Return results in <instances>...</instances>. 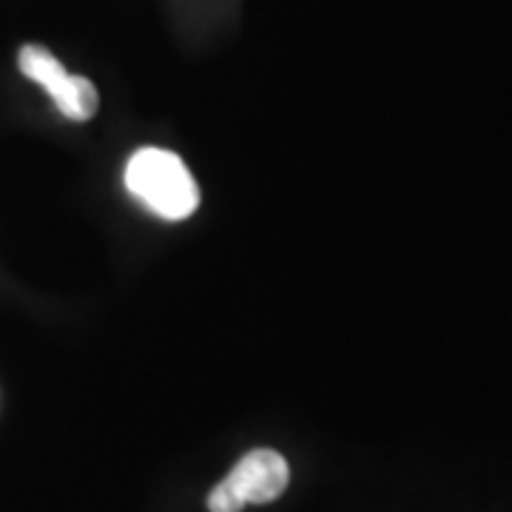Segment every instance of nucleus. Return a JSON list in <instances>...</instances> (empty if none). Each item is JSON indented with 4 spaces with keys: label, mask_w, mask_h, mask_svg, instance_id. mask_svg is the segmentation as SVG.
I'll return each instance as SVG.
<instances>
[{
    "label": "nucleus",
    "mask_w": 512,
    "mask_h": 512,
    "mask_svg": "<svg viewBox=\"0 0 512 512\" xmlns=\"http://www.w3.org/2000/svg\"><path fill=\"white\" fill-rule=\"evenodd\" d=\"M18 66L29 80H35L37 86H43L49 92L63 117L83 123V120H92L97 114L100 97H97L92 80L66 72L63 63L49 49L35 46V43L23 46L18 55Z\"/></svg>",
    "instance_id": "obj_3"
},
{
    "label": "nucleus",
    "mask_w": 512,
    "mask_h": 512,
    "mask_svg": "<svg viewBox=\"0 0 512 512\" xmlns=\"http://www.w3.org/2000/svg\"><path fill=\"white\" fill-rule=\"evenodd\" d=\"M291 467L276 450L259 447L239 458L234 470L208 493L211 512H242L248 504H271L285 493Z\"/></svg>",
    "instance_id": "obj_2"
},
{
    "label": "nucleus",
    "mask_w": 512,
    "mask_h": 512,
    "mask_svg": "<svg viewBox=\"0 0 512 512\" xmlns=\"http://www.w3.org/2000/svg\"><path fill=\"white\" fill-rule=\"evenodd\" d=\"M126 188L163 220H185L200 205L188 165L165 148H140L126 165Z\"/></svg>",
    "instance_id": "obj_1"
}]
</instances>
